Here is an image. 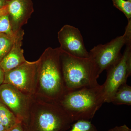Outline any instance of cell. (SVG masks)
<instances>
[{
  "label": "cell",
  "instance_id": "1",
  "mask_svg": "<svg viewBox=\"0 0 131 131\" xmlns=\"http://www.w3.org/2000/svg\"><path fill=\"white\" fill-rule=\"evenodd\" d=\"M37 82L34 95L57 102L66 91L59 47H49L37 60Z\"/></svg>",
  "mask_w": 131,
  "mask_h": 131
},
{
  "label": "cell",
  "instance_id": "2",
  "mask_svg": "<svg viewBox=\"0 0 131 131\" xmlns=\"http://www.w3.org/2000/svg\"><path fill=\"white\" fill-rule=\"evenodd\" d=\"M73 122L57 102L33 95L28 115L21 124L24 131H66Z\"/></svg>",
  "mask_w": 131,
  "mask_h": 131
},
{
  "label": "cell",
  "instance_id": "3",
  "mask_svg": "<svg viewBox=\"0 0 131 131\" xmlns=\"http://www.w3.org/2000/svg\"><path fill=\"white\" fill-rule=\"evenodd\" d=\"M57 102L74 121L92 119L105 103L103 86L67 90Z\"/></svg>",
  "mask_w": 131,
  "mask_h": 131
},
{
  "label": "cell",
  "instance_id": "4",
  "mask_svg": "<svg viewBox=\"0 0 131 131\" xmlns=\"http://www.w3.org/2000/svg\"><path fill=\"white\" fill-rule=\"evenodd\" d=\"M61 58L66 91L99 85L97 81L100 75L99 71L90 57L74 56L61 50Z\"/></svg>",
  "mask_w": 131,
  "mask_h": 131
},
{
  "label": "cell",
  "instance_id": "5",
  "mask_svg": "<svg viewBox=\"0 0 131 131\" xmlns=\"http://www.w3.org/2000/svg\"><path fill=\"white\" fill-rule=\"evenodd\" d=\"M131 43V20H128L125 31L122 36L117 37L105 44L94 46L89 52V57L96 64L100 75L120 58L121 51L124 45Z\"/></svg>",
  "mask_w": 131,
  "mask_h": 131
},
{
  "label": "cell",
  "instance_id": "6",
  "mask_svg": "<svg viewBox=\"0 0 131 131\" xmlns=\"http://www.w3.org/2000/svg\"><path fill=\"white\" fill-rule=\"evenodd\" d=\"M106 70V78L102 85L105 102L110 103L116 90L131 76V43L126 45L119 59Z\"/></svg>",
  "mask_w": 131,
  "mask_h": 131
},
{
  "label": "cell",
  "instance_id": "7",
  "mask_svg": "<svg viewBox=\"0 0 131 131\" xmlns=\"http://www.w3.org/2000/svg\"><path fill=\"white\" fill-rule=\"evenodd\" d=\"M37 61L25 62L5 72L3 83L13 85L26 93L35 94L37 82Z\"/></svg>",
  "mask_w": 131,
  "mask_h": 131
},
{
  "label": "cell",
  "instance_id": "8",
  "mask_svg": "<svg viewBox=\"0 0 131 131\" xmlns=\"http://www.w3.org/2000/svg\"><path fill=\"white\" fill-rule=\"evenodd\" d=\"M32 95L8 83L0 86V100L21 122L28 115Z\"/></svg>",
  "mask_w": 131,
  "mask_h": 131
},
{
  "label": "cell",
  "instance_id": "9",
  "mask_svg": "<svg viewBox=\"0 0 131 131\" xmlns=\"http://www.w3.org/2000/svg\"><path fill=\"white\" fill-rule=\"evenodd\" d=\"M59 49L74 56L88 58L89 52L84 45L83 38L78 28L69 25L63 26L58 33Z\"/></svg>",
  "mask_w": 131,
  "mask_h": 131
},
{
  "label": "cell",
  "instance_id": "10",
  "mask_svg": "<svg viewBox=\"0 0 131 131\" xmlns=\"http://www.w3.org/2000/svg\"><path fill=\"white\" fill-rule=\"evenodd\" d=\"M9 21L14 32L27 24L34 12L32 0H8Z\"/></svg>",
  "mask_w": 131,
  "mask_h": 131
},
{
  "label": "cell",
  "instance_id": "11",
  "mask_svg": "<svg viewBox=\"0 0 131 131\" xmlns=\"http://www.w3.org/2000/svg\"><path fill=\"white\" fill-rule=\"evenodd\" d=\"M24 34L22 29L15 33L12 49L0 61V66L5 72L18 67L26 61L21 48Z\"/></svg>",
  "mask_w": 131,
  "mask_h": 131
},
{
  "label": "cell",
  "instance_id": "12",
  "mask_svg": "<svg viewBox=\"0 0 131 131\" xmlns=\"http://www.w3.org/2000/svg\"><path fill=\"white\" fill-rule=\"evenodd\" d=\"M110 103L115 105H131V87L127 83L122 84L117 89Z\"/></svg>",
  "mask_w": 131,
  "mask_h": 131
},
{
  "label": "cell",
  "instance_id": "13",
  "mask_svg": "<svg viewBox=\"0 0 131 131\" xmlns=\"http://www.w3.org/2000/svg\"><path fill=\"white\" fill-rule=\"evenodd\" d=\"M19 122H21L0 100V123L8 130Z\"/></svg>",
  "mask_w": 131,
  "mask_h": 131
},
{
  "label": "cell",
  "instance_id": "14",
  "mask_svg": "<svg viewBox=\"0 0 131 131\" xmlns=\"http://www.w3.org/2000/svg\"><path fill=\"white\" fill-rule=\"evenodd\" d=\"M0 33V61L12 49L15 36Z\"/></svg>",
  "mask_w": 131,
  "mask_h": 131
},
{
  "label": "cell",
  "instance_id": "15",
  "mask_svg": "<svg viewBox=\"0 0 131 131\" xmlns=\"http://www.w3.org/2000/svg\"><path fill=\"white\" fill-rule=\"evenodd\" d=\"M71 125V129L66 131H98L96 127L91 121L87 120H79Z\"/></svg>",
  "mask_w": 131,
  "mask_h": 131
},
{
  "label": "cell",
  "instance_id": "16",
  "mask_svg": "<svg viewBox=\"0 0 131 131\" xmlns=\"http://www.w3.org/2000/svg\"><path fill=\"white\" fill-rule=\"evenodd\" d=\"M114 6L125 15L128 20H131V0H112Z\"/></svg>",
  "mask_w": 131,
  "mask_h": 131
},
{
  "label": "cell",
  "instance_id": "17",
  "mask_svg": "<svg viewBox=\"0 0 131 131\" xmlns=\"http://www.w3.org/2000/svg\"><path fill=\"white\" fill-rule=\"evenodd\" d=\"M0 33L12 36L15 34L12 30L8 13L0 16Z\"/></svg>",
  "mask_w": 131,
  "mask_h": 131
},
{
  "label": "cell",
  "instance_id": "18",
  "mask_svg": "<svg viewBox=\"0 0 131 131\" xmlns=\"http://www.w3.org/2000/svg\"><path fill=\"white\" fill-rule=\"evenodd\" d=\"M108 131H131V130L126 125L115 127Z\"/></svg>",
  "mask_w": 131,
  "mask_h": 131
},
{
  "label": "cell",
  "instance_id": "19",
  "mask_svg": "<svg viewBox=\"0 0 131 131\" xmlns=\"http://www.w3.org/2000/svg\"><path fill=\"white\" fill-rule=\"evenodd\" d=\"M7 131H24L22 127L21 122H19L16 124V125L12 127Z\"/></svg>",
  "mask_w": 131,
  "mask_h": 131
},
{
  "label": "cell",
  "instance_id": "20",
  "mask_svg": "<svg viewBox=\"0 0 131 131\" xmlns=\"http://www.w3.org/2000/svg\"><path fill=\"white\" fill-rule=\"evenodd\" d=\"M5 72L0 66V86L3 84L5 79Z\"/></svg>",
  "mask_w": 131,
  "mask_h": 131
},
{
  "label": "cell",
  "instance_id": "21",
  "mask_svg": "<svg viewBox=\"0 0 131 131\" xmlns=\"http://www.w3.org/2000/svg\"><path fill=\"white\" fill-rule=\"evenodd\" d=\"M8 6L7 5H6L3 7L0 8V16L8 14Z\"/></svg>",
  "mask_w": 131,
  "mask_h": 131
},
{
  "label": "cell",
  "instance_id": "22",
  "mask_svg": "<svg viewBox=\"0 0 131 131\" xmlns=\"http://www.w3.org/2000/svg\"><path fill=\"white\" fill-rule=\"evenodd\" d=\"M8 0H0V8L7 5Z\"/></svg>",
  "mask_w": 131,
  "mask_h": 131
},
{
  "label": "cell",
  "instance_id": "23",
  "mask_svg": "<svg viewBox=\"0 0 131 131\" xmlns=\"http://www.w3.org/2000/svg\"><path fill=\"white\" fill-rule=\"evenodd\" d=\"M0 131H7V130L5 128V127L1 123H0Z\"/></svg>",
  "mask_w": 131,
  "mask_h": 131
}]
</instances>
